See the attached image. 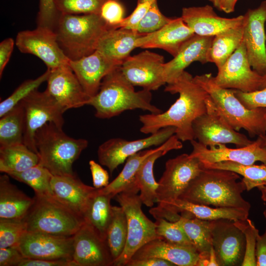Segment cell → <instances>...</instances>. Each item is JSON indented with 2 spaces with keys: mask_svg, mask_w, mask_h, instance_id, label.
<instances>
[{
  "mask_svg": "<svg viewBox=\"0 0 266 266\" xmlns=\"http://www.w3.org/2000/svg\"><path fill=\"white\" fill-rule=\"evenodd\" d=\"M165 91L171 94L178 93L179 98L164 112L140 115L139 119L142 126L140 131L145 134H153L163 128L174 127L175 135L180 140L191 141L194 139L192 123L207 111L210 96L185 70L171 83L167 84Z\"/></svg>",
  "mask_w": 266,
  "mask_h": 266,
  "instance_id": "1",
  "label": "cell"
},
{
  "mask_svg": "<svg viewBox=\"0 0 266 266\" xmlns=\"http://www.w3.org/2000/svg\"><path fill=\"white\" fill-rule=\"evenodd\" d=\"M245 190V184L238 174L203 167L178 199L211 207L249 211L251 204L241 195Z\"/></svg>",
  "mask_w": 266,
  "mask_h": 266,
  "instance_id": "2",
  "label": "cell"
},
{
  "mask_svg": "<svg viewBox=\"0 0 266 266\" xmlns=\"http://www.w3.org/2000/svg\"><path fill=\"white\" fill-rule=\"evenodd\" d=\"M120 66L103 78L98 93L88 102V105L95 108L96 117L109 119L125 111L136 109L153 114L162 112L151 104V91L145 89L135 91L134 86L124 76Z\"/></svg>",
  "mask_w": 266,
  "mask_h": 266,
  "instance_id": "3",
  "label": "cell"
},
{
  "mask_svg": "<svg viewBox=\"0 0 266 266\" xmlns=\"http://www.w3.org/2000/svg\"><path fill=\"white\" fill-rule=\"evenodd\" d=\"M112 28L100 14H60L53 30L65 55L76 60L95 52L101 37Z\"/></svg>",
  "mask_w": 266,
  "mask_h": 266,
  "instance_id": "4",
  "label": "cell"
},
{
  "mask_svg": "<svg viewBox=\"0 0 266 266\" xmlns=\"http://www.w3.org/2000/svg\"><path fill=\"white\" fill-rule=\"evenodd\" d=\"M211 97L220 113L235 131L243 129L253 137L266 136V108H246L236 97L233 89L221 87L211 73L194 77Z\"/></svg>",
  "mask_w": 266,
  "mask_h": 266,
  "instance_id": "5",
  "label": "cell"
},
{
  "mask_svg": "<svg viewBox=\"0 0 266 266\" xmlns=\"http://www.w3.org/2000/svg\"><path fill=\"white\" fill-rule=\"evenodd\" d=\"M34 141L39 163L53 175L74 174L73 164L88 145L86 139L68 136L52 122L37 130Z\"/></svg>",
  "mask_w": 266,
  "mask_h": 266,
  "instance_id": "6",
  "label": "cell"
},
{
  "mask_svg": "<svg viewBox=\"0 0 266 266\" xmlns=\"http://www.w3.org/2000/svg\"><path fill=\"white\" fill-rule=\"evenodd\" d=\"M33 199L24 219L28 232L72 236L84 223L81 216L51 195H34Z\"/></svg>",
  "mask_w": 266,
  "mask_h": 266,
  "instance_id": "7",
  "label": "cell"
},
{
  "mask_svg": "<svg viewBox=\"0 0 266 266\" xmlns=\"http://www.w3.org/2000/svg\"><path fill=\"white\" fill-rule=\"evenodd\" d=\"M137 185L116 195L114 198L126 214L128 237L122 254L113 263V266H126L135 253L148 242L159 238L156 225L142 211V202L137 194Z\"/></svg>",
  "mask_w": 266,
  "mask_h": 266,
  "instance_id": "8",
  "label": "cell"
},
{
  "mask_svg": "<svg viewBox=\"0 0 266 266\" xmlns=\"http://www.w3.org/2000/svg\"><path fill=\"white\" fill-rule=\"evenodd\" d=\"M203 167L200 161L190 154H182L168 160L165 170L158 181L156 191L158 205L150 211L163 209L178 199Z\"/></svg>",
  "mask_w": 266,
  "mask_h": 266,
  "instance_id": "9",
  "label": "cell"
},
{
  "mask_svg": "<svg viewBox=\"0 0 266 266\" xmlns=\"http://www.w3.org/2000/svg\"><path fill=\"white\" fill-rule=\"evenodd\" d=\"M25 118L24 144L37 154L35 145L36 132L47 123L52 122L62 128L66 111L45 91H33L21 101Z\"/></svg>",
  "mask_w": 266,
  "mask_h": 266,
  "instance_id": "10",
  "label": "cell"
},
{
  "mask_svg": "<svg viewBox=\"0 0 266 266\" xmlns=\"http://www.w3.org/2000/svg\"><path fill=\"white\" fill-rule=\"evenodd\" d=\"M192 128L194 139L207 147L218 143H232L239 147L254 141L231 126L217 110L211 98L207 111L193 121Z\"/></svg>",
  "mask_w": 266,
  "mask_h": 266,
  "instance_id": "11",
  "label": "cell"
},
{
  "mask_svg": "<svg viewBox=\"0 0 266 266\" xmlns=\"http://www.w3.org/2000/svg\"><path fill=\"white\" fill-rule=\"evenodd\" d=\"M174 127L163 128L149 136L135 140L112 138L98 148L99 163L108 168L110 174L131 156L153 146H160L175 133Z\"/></svg>",
  "mask_w": 266,
  "mask_h": 266,
  "instance_id": "12",
  "label": "cell"
},
{
  "mask_svg": "<svg viewBox=\"0 0 266 266\" xmlns=\"http://www.w3.org/2000/svg\"><path fill=\"white\" fill-rule=\"evenodd\" d=\"M15 44L21 52L39 58L49 69L67 64L69 61L60 47L55 33L47 27L38 26L34 30L19 32Z\"/></svg>",
  "mask_w": 266,
  "mask_h": 266,
  "instance_id": "13",
  "label": "cell"
},
{
  "mask_svg": "<svg viewBox=\"0 0 266 266\" xmlns=\"http://www.w3.org/2000/svg\"><path fill=\"white\" fill-rule=\"evenodd\" d=\"M163 56L148 50L130 56L120 69L125 77L134 86L148 91L158 90L166 84L164 75Z\"/></svg>",
  "mask_w": 266,
  "mask_h": 266,
  "instance_id": "14",
  "label": "cell"
},
{
  "mask_svg": "<svg viewBox=\"0 0 266 266\" xmlns=\"http://www.w3.org/2000/svg\"><path fill=\"white\" fill-rule=\"evenodd\" d=\"M214 77L215 83L227 89L252 92L261 88L263 76L252 69L243 40Z\"/></svg>",
  "mask_w": 266,
  "mask_h": 266,
  "instance_id": "15",
  "label": "cell"
},
{
  "mask_svg": "<svg viewBox=\"0 0 266 266\" xmlns=\"http://www.w3.org/2000/svg\"><path fill=\"white\" fill-rule=\"evenodd\" d=\"M212 242L217 262L220 266H241L244 258V233L229 219L212 221Z\"/></svg>",
  "mask_w": 266,
  "mask_h": 266,
  "instance_id": "16",
  "label": "cell"
},
{
  "mask_svg": "<svg viewBox=\"0 0 266 266\" xmlns=\"http://www.w3.org/2000/svg\"><path fill=\"white\" fill-rule=\"evenodd\" d=\"M190 142L193 150L190 155L202 163L231 161L248 165L259 161L266 165V145H264L261 137H258L249 145L237 148H229L220 143L207 147L195 139Z\"/></svg>",
  "mask_w": 266,
  "mask_h": 266,
  "instance_id": "17",
  "label": "cell"
},
{
  "mask_svg": "<svg viewBox=\"0 0 266 266\" xmlns=\"http://www.w3.org/2000/svg\"><path fill=\"white\" fill-rule=\"evenodd\" d=\"M244 15L243 41L249 63L261 76L266 74V0Z\"/></svg>",
  "mask_w": 266,
  "mask_h": 266,
  "instance_id": "18",
  "label": "cell"
},
{
  "mask_svg": "<svg viewBox=\"0 0 266 266\" xmlns=\"http://www.w3.org/2000/svg\"><path fill=\"white\" fill-rule=\"evenodd\" d=\"M73 237L27 231L17 247L25 258L73 260Z\"/></svg>",
  "mask_w": 266,
  "mask_h": 266,
  "instance_id": "19",
  "label": "cell"
},
{
  "mask_svg": "<svg viewBox=\"0 0 266 266\" xmlns=\"http://www.w3.org/2000/svg\"><path fill=\"white\" fill-rule=\"evenodd\" d=\"M45 90L65 111L88 105L85 93L68 64L50 69Z\"/></svg>",
  "mask_w": 266,
  "mask_h": 266,
  "instance_id": "20",
  "label": "cell"
},
{
  "mask_svg": "<svg viewBox=\"0 0 266 266\" xmlns=\"http://www.w3.org/2000/svg\"><path fill=\"white\" fill-rule=\"evenodd\" d=\"M149 212L155 219L163 218L171 222L177 221L181 216L205 220L226 219L236 221L248 218L249 211L235 208L214 207L177 199L163 209Z\"/></svg>",
  "mask_w": 266,
  "mask_h": 266,
  "instance_id": "21",
  "label": "cell"
},
{
  "mask_svg": "<svg viewBox=\"0 0 266 266\" xmlns=\"http://www.w3.org/2000/svg\"><path fill=\"white\" fill-rule=\"evenodd\" d=\"M122 63L108 58L97 50L82 58L68 62L83 90L91 98L98 93L103 78Z\"/></svg>",
  "mask_w": 266,
  "mask_h": 266,
  "instance_id": "22",
  "label": "cell"
},
{
  "mask_svg": "<svg viewBox=\"0 0 266 266\" xmlns=\"http://www.w3.org/2000/svg\"><path fill=\"white\" fill-rule=\"evenodd\" d=\"M73 237V261L77 266H112L106 241L85 223Z\"/></svg>",
  "mask_w": 266,
  "mask_h": 266,
  "instance_id": "23",
  "label": "cell"
},
{
  "mask_svg": "<svg viewBox=\"0 0 266 266\" xmlns=\"http://www.w3.org/2000/svg\"><path fill=\"white\" fill-rule=\"evenodd\" d=\"M181 18L195 34L214 36L243 25L244 15L228 18L218 16L209 5L184 7Z\"/></svg>",
  "mask_w": 266,
  "mask_h": 266,
  "instance_id": "24",
  "label": "cell"
},
{
  "mask_svg": "<svg viewBox=\"0 0 266 266\" xmlns=\"http://www.w3.org/2000/svg\"><path fill=\"white\" fill-rule=\"evenodd\" d=\"M194 34L181 17L172 18L159 30L141 35L137 39L136 46L161 49L174 57L183 44Z\"/></svg>",
  "mask_w": 266,
  "mask_h": 266,
  "instance_id": "25",
  "label": "cell"
},
{
  "mask_svg": "<svg viewBox=\"0 0 266 266\" xmlns=\"http://www.w3.org/2000/svg\"><path fill=\"white\" fill-rule=\"evenodd\" d=\"M51 190L52 196L82 217L90 199L97 189L85 184L74 174L53 175Z\"/></svg>",
  "mask_w": 266,
  "mask_h": 266,
  "instance_id": "26",
  "label": "cell"
},
{
  "mask_svg": "<svg viewBox=\"0 0 266 266\" xmlns=\"http://www.w3.org/2000/svg\"><path fill=\"white\" fill-rule=\"evenodd\" d=\"M214 36L195 34L182 46L176 55L164 65V75L166 84L177 78L191 63L208 62L207 55Z\"/></svg>",
  "mask_w": 266,
  "mask_h": 266,
  "instance_id": "27",
  "label": "cell"
},
{
  "mask_svg": "<svg viewBox=\"0 0 266 266\" xmlns=\"http://www.w3.org/2000/svg\"><path fill=\"white\" fill-rule=\"evenodd\" d=\"M148 258L165 260L175 266H197L199 253L193 247L178 245L163 239L156 238L138 249L131 259Z\"/></svg>",
  "mask_w": 266,
  "mask_h": 266,
  "instance_id": "28",
  "label": "cell"
},
{
  "mask_svg": "<svg viewBox=\"0 0 266 266\" xmlns=\"http://www.w3.org/2000/svg\"><path fill=\"white\" fill-rule=\"evenodd\" d=\"M175 135L160 145L158 150L148 157L142 163L135 176V182L140 192L139 198L146 206L152 207L157 200L158 182L155 179L153 167L155 161L169 151L180 149L182 144Z\"/></svg>",
  "mask_w": 266,
  "mask_h": 266,
  "instance_id": "29",
  "label": "cell"
},
{
  "mask_svg": "<svg viewBox=\"0 0 266 266\" xmlns=\"http://www.w3.org/2000/svg\"><path fill=\"white\" fill-rule=\"evenodd\" d=\"M7 174L0 176V219L24 220L34 202L12 184Z\"/></svg>",
  "mask_w": 266,
  "mask_h": 266,
  "instance_id": "30",
  "label": "cell"
},
{
  "mask_svg": "<svg viewBox=\"0 0 266 266\" xmlns=\"http://www.w3.org/2000/svg\"><path fill=\"white\" fill-rule=\"evenodd\" d=\"M143 34L131 29L112 28L101 37L97 50L112 60L123 63L137 48V39Z\"/></svg>",
  "mask_w": 266,
  "mask_h": 266,
  "instance_id": "31",
  "label": "cell"
},
{
  "mask_svg": "<svg viewBox=\"0 0 266 266\" xmlns=\"http://www.w3.org/2000/svg\"><path fill=\"white\" fill-rule=\"evenodd\" d=\"M110 194L100 193L97 189L90 199L83 212L84 222L105 241L106 233L112 216Z\"/></svg>",
  "mask_w": 266,
  "mask_h": 266,
  "instance_id": "32",
  "label": "cell"
},
{
  "mask_svg": "<svg viewBox=\"0 0 266 266\" xmlns=\"http://www.w3.org/2000/svg\"><path fill=\"white\" fill-rule=\"evenodd\" d=\"M38 155L25 144L0 146V171L7 174L21 172L39 163Z\"/></svg>",
  "mask_w": 266,
  "mask_h": 266,
  "instance_id": "33",
  "label": "cell"
},
{
  "mask_svg": "<svg viewBox=\"0 0 266 266\" xmlns=\"http://www.w3.org/2000/svg\"><path fill=\"white\" fill-rule=\"evenodd\" d=\"M160 145L154 149H145L130 156L119 174L109 184L99 189L103 194H110L113 198L136 185L135 176L140 166L150 155L159 149Z\"/></svg>",
  "mask_w": 266,
  "mask_h": 266,
  "instance_id": "34",
  "label": "cell"
},
{
  "mask_svg": "<svg viewBox=\"0 0 266 266\" xmlns=\"http://www.w3.org/2000/svg\"><path fill=\"white\" fill-rule=\"evenodd\" d=\"M243 40V25L214 36L207 55L208 62L220 68Z\"/></svg>",
  "mask_w": 266,
  "mask_h": 266,
  "instance_id": "35",
  "label": "cell"
},
{
  "mask_svg": "<svg viewBox=\"0 0 266 266\" xmlns=\"http://www.w3.org/2000/svg\"><path fill=\"white\" fill-rule=\"evenodd\" d=\"M203 167L217 168L233 171L243 177L242 179L250 191L257 187L260 190L266 184V165H243L231 161H222L215 163H202Z\"/></svg>",
  "mask_w": 266,
  "mask_h": 266,
  "instance_id": "36",
  "label": "cell"
},
{
  "mask_svg": "<svg viewBox=\"0 0 266 266\" xmlns=\"http://www.w3.org/2000/svg\"><path fill=\"white\" fill-rule=\"evenodd\" d=\"M24 111L20 102L0 117V146L24 143Z\"/></svg>",
  "mask_w": 266,
  "mask_h": 266,
  "instance_id": "37",
  "label": "cell"
},
{
  "mask_svg": "<svg viewBox=\"0 0 266 266\" xmlns=\"http://www.w3.org/2000/svg\"><path fill=\"white\" fill-rule=\"evenodd\" d=\"M178 221L199 254L210 252L213 247L211 235L212 220L181 216Z\"/></svg>",
  "mask_w": 266,
  "mask_h": 266,
  "instance_id": "38",
  "label": "cell"
},
{
  "mask_svg": "<svg viewBox=\"0 0 266 266\" xmlns=\"http://www.w3.org/2000/svg\"><path fill=\"white\" fill-rule=\"evenodd\" d=\"M127 237L128 226L125 212L121 206H113L112 219L107 229L105 241L113 262L124 251Z\"/></svg>",
  "mask_w": 266,
  "mask_h": 266,
  "instance_id": "39",
  "label": "cell"
},
{
  "mask_svg": "<svg viewBox=\"0 0 266 266\" xmlns=\"http://www.w3.org/2000/svg\"><path fill=\"white\" fill-rule=\"evenodd\" d=\"M7 174L12 178L31 187L35 195H51V181L53 175L40 164L21 172Z\"/></svg>",
  "mask_w": 266,
  "mask_h": 266,
  "instance_id": "40",
  "label": "cell"
},
{
  "mask_svg": "<svg viewBox=\"0 0 266 266\" xmlns=\"http://www.w3.org/2000/svg\"><path fill=\"white\" fill-rule=\"evenodd\" d=\"M50 70L48 69L42 75L34 79L23 82L6 99L0 103V117L5 114L33 91L47 81Z\"/></svg>",
  "mask_w": 266,
  "mask_h": 266,
  "instance_id": "41",
  "label": "cell"
},
{
  "mask_svg": "<svg viewBox=\"0 0 266 266\" xmlns=\"http://www.w3.org/2000/svg\"><path fill=\"white\" fill-rule=\"evenodd\" d=\"M155 220L156 232L159 238L176 244L195 247L178 221L171 222L163 218Z\"/></svg>",
  "mask_w": 266,
  "mask_h": 266,
  "instance_id": "42",
  "label": "cell"
},
{
  "mask_svg": "<svg viewBox=\"0 0 266 266\" xmlns=\"http://www.w3.org/2000/svg\"><path fill=\"white\" fill-rule=\"evenodd\" d=\"M106 0H55L60 14L80 15L100 14L101 7Z\"/></svg>",
  "mask_w": 266,
  "mask_h": 266,
  "instance_id": "43",
  "label": "cell"
},
{
  "mask_svg": "<svg viewBox=\"0 0 266 266\" xmlns=\"http://www.w3.org/2000/svg\"><path fill=\"white\" fill-rule=\"evenodd\" d=\"M27 232L24 220L0 219V248L17 246Z\"/></svg>",
  "mask_w": 266,
  "mask_h": 266,
  "instance_id": "44",
  "label": "cell"
},
{
  "mask_svg": "<svg viewBox=\"0 0 266 266\" xmlns=\"http://www.w3.org/2000/svg\"><path fill=\"white\" fill-rule=\"evenodd\" d=\"M234 224L243 232L245 236V252L241 266H257L256 247L259 230L248 218L234 221Z\"/></svg>",
  "mask_w": 266,
  "mask_h": 266,
  "instance_id": "45",
  "label": "cell"
},
{
  "mask_svg": "<svg viewBox=\"0 0 266 266\" xmlns=\"http://www.w3.org/2000/svg\"><path fill=\"white\" fill-rule=\"evenodd\" d=\"M172 19L163 14L156 0L138 23L135 31L142 34L153 33L162 28Z\"/></svg>",
  "mask_w": 266,
  "mask_h": 266,
  "instance_id": "46",
  "label": "cell"
},
{
  "mask_svg": "<svg viewBox=\"0 0 266 266\" xmlns=\"http://www.w3.org/2000/svg\"><path fill=\"white\" fill-rule=\"evenodd\" d=\"M100 15L108 25L118 28L124 18V8L118 0H106L101 7Z\"/></svg>",
  "mask_w": 266,
  "mask_h": 266,
  "instance_id": "47",
  "label": "cell"
},
{
  "mask_svg": "<svg viewBox=\"0 0 266 266\" xmlns=\"http://www.w3.org/2000/svg\"><path fill=\"white\" fill-rule=\"evenodd\" d=\"M60 13L57 11L55 0H40L37 14L38 26L53 29Z\"/></svg>",
  "mask_w": 266,
  "mask_h": 266,
  "instance_id": "48",
  "label": "cell"
},
{
  "mask_svg": "<svg viewBox=\"0 0 266 266\" xmlns=\"http://www.w3.org/2000/svg\"><path fill=\"white\" fill-rule=\"evenodd\" d=\"M155 0H138L137 5L133 11L129 16L124 18L119 25L118 28L135 31L138 23Z\"/></svg>",
  "mask_w": 266,
  "mask_h": 266,
  "instance_id": "49",
  "label": "cell"
},
{
  "mask_svg": "<svg viewBox=\"0 0 266 266\" xmlns=\"http://www.w3.org/2000/svg\"><path fill=\"white\" fill-rule=\"evenodd\" d=\"M233 90L236 97L246 108H266V87L248 93Z\"/></svg>",
  "mask_w": 266,
  "mask_h": 266,
  "instance_id": "50",
  "label": "cell"
},
{
  "mask_svg": "<svg viewBox=\"0 0 266 266\" xmlns=\"http://www.w3.org/2000/svg\"><path fill=\"white\" fill-rule=\"evenodd\" d=\"M25 258L16 246L0 248V266H19Z\"/></svg>",
  "mask_w": 266,
  "mask_h": 266,
  "instance_id": "51",
  "label": "cell"
},
{
  "mask_svg": "<svg viewBox=\"0 0 266 266\" xmlns=\"http://www.w3.org/2000/svg\"><path fill=\"white\" fill-rule=\"evenodd\" d=\"M93 184L96 189H100L109 184V176L107 170L94 160L89 161Z\"/></svg>",
  "mask_w": 266,
  "mask_h": 266,
  "instance_id": "52",
  "label": "cell"
},
{
  "mask_svg": "<svg viewBox=\"0 0 266 266\" xmlns=\"http://www.w3.org/2000/svg\"><path fill=\"white\" fill-rule=\"evenodd\" d=\"M19 266H77L73 260L36 259L25 258Z\"/></svg>",
  "mask_w": 266,
  "mask_h": 266,
  "instance_id": "53",
  "label": "cell"
},
{
  "mask_svg": "<svg viewBox=\"0 0 266 266\" xmlns=\"http://www.w3.org/2000/svg\"><path fill=\"white\" fill-rule=\"evenodd\" d=\"M15 42L11 37L6 38L0 43V76L9 62Z\"/></svg>",
  "mask_w": 266,
  "mask_h": 266,
  "instance_id": "54",
  "label": "cell"
},
{
  "mask_svg": "<svg viewBox=\"0 0 266 266\" xmlns=\"http://www.w3.org/2000/svg\"><path fill=\"white\" fill-rule=\"evenodd\" d=\"M266 224V209L263 212ZM256 257L257 266H266V227L262 235H257Z\"/></svg>",
  "mask_w": 266,
  "mask_h": 266,
  "instance_id": "55",
  "label": "cell"
},
{
  "mask_svg": "<svg viewBox=\"0 0 266 266\" xmlns=\"http://www.w3.org/2000/svg\"><path fill=\"white\" fill-rule=\"evenodd\" d=\"M166 260L157 258H148L142 259H131L126 266H174Z\"/></svg>",
  "mask_w": 266,
  "mask_h": 266,
  "instance_id": "56",
  "label": "cell"
},
{
  "mask_svg": "<svg viewBox=\"0 0 266 266\" xmlns=\"http://www.w3.org/2000/svg\"><path fill=\"white\" fill-rule=\"evenodd\" d=\"M238 0H220L219 10L229 13L234 10L235 5Z\"/></svg>",
  "mask_w": 266,
  "mask_h": 266,
  "instance_id": "57",
  "label": "cell"
},
{
  "mask_svg": "<svg viewBox=\"0 0 266 266\" xmlns=\"http://www.w3.org/2000/svg\"><path fill=\"white\" fill-rule=\"evenodd\" d=\"M210 1L214 7L219 9L220 0H207Z\"/></svg>",
  "mask_w": 266,
  "mask_h": 266,
  "instance_id": "58",
  "label": "cell"
},
{
  "mask_svg": "<svg viewBox=\"0 0 266 266\" xmlns=\"http://www.w3.org/2000/svg\"><path fill=\"white\" fill-rule=\"evenodd\" d=\"M266 87V74L263 76L262 82V84H261L260 89H262Z\"/></svg>",
  "mask_w": 266,
  "mask_h": 266,
  "instance_id": "59",
  "label": "cell"
},
{
  "mask_svg": "<svg viewBox=\"0 0 266 266\" xmlns=\"http://www.w3.org/2000/svg\"><path fill=\"white\" fill-rule=\"evenodd\" d=\"M263 140L264 145H266V136L263 137Z\"/></svg>",
  "mask_w": 266,
  "mask_h": 266,
  "instance_id": "60",
  "label": "cell"
}]
</instances>
